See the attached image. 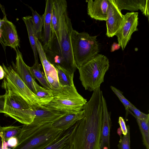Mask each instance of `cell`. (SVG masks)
Instances as JSON below:
<instances>
[{
    "label": "cell",
    "mask_w": 149,
    "mask_h": 149,
    "mask_svg": "<svg viewBox=\"0 0 149 149\" xmlns=\"http://www.w3.org/2000/svg\"><path fill=\"white\" fill-rule=\"evenodd\" d=\"M103 97L100 87L93 91L84 106L83 117L75 124L70 149H100Z\"/></svg>",
    "instance_id": "1"
},
{
    "label": "cell",
    "mask_w": 149,
    "mask_h": 149,
    "mask_svg": "<svg viewBox=\"0 0 149 149\" xmlns=\"http://www.w3.org/2000/svg\"><path fill=\"white\" fill-rule=\"evenodd\" d=\"M51 123L24 125L16 137L17 145L12 149H45L51 145L63 131L53 127Z\"/></svg>",
    "instance_id": "2"
},
{
    "label": "cell",
    "mask_w": 149,
    "mask_h": 149,
    "mask_svg": "<svg viewBox=\"0 0 149 149\" xmlns=\"http://www.w3.org/2000/svg\"><path fill=\"white\" fill-rule=\"evenodd\" d=\"M73 28L67 12V9L61 13L58 29V41L56 42L57 49L51 51L61 60V67L74 74L77 68L74 60L71 42V35Z\"/></svg>",
    "instance_id": "3"
},
{
    "label": "cell",
    "mask_w": 149,
    "mask_h": 149,
    "mask_svg": "<svg viewBox=\"0 0 149 149\" xmlns=\"http://www.w3.org/2000/svg\"><path fill=\"white\" fill-rule=\"evenodd\" d=\"M5 89V94L0 95V113L24 125L31 123L35 117L34 110L17 94L10 89Z\"/></svg>",
    "instance_id": "4"
},
{
    "label": "cell",
    "mask_w": 149,
    "mask_h": 149,
    "mask_svg": "<svg viewBox=\"0 0 149 149\" xmlns=\"http://www.w3.org/2000/svg\"><path fill=\"white\" fill-rule=\"evenodd\" d=\"M53 98L48 104L43 106L49 109L65 113H76L83 110L87 102L79 93L74 84L70 86H60L52 89Z\"/></svg>",
    "instance_id": "5"
},
{
    "label": "cell",
    "mask_w": 149,
    "mask_h": 149,
    "mask_svg": "<svg viewBox=\"0 0 149 149\" xmlns=\"http://www.w3.org/2000/svg\"><path fill=\"white\" fill-rule=\"evenodd\" d=\"M108 58L105 55L98 54L94 58L77 68L79 79L85 89L94 91L100 87L109 67Z\"/></svg>",
    "instance_id": "6"
},
{
    "label": "cell",
    "mask_w": 149,
    "mask_h": 149,
    "mask_svg": "<svg viewBox=\"0 0 149 149\" xmlns=\"http://www.w3.org/2000/svg\"><path fill=\"white\" fill-rule=\"evenodd\" d=\"M97 36H91L85 32L74 29L71 35V45L74 62L78 68L94 58L99 52Z\"/></svg>",
    "instance_id": "7"
},
{
    "label": "cell",
    "mask_w": 149,
    "mask_h": 149,
    "mask_svg": "<svg viewBox=\"0 0 149 149\" xmlns=\"http://www.w3.org/2000/svg\"><path fill=\"white\" fill-rule=\"evenodd\" d=\"M5 76L2 87L10 89L24 99L34 110L42 107L39 98L26 86L10 65L3 63Z\"/></svg>",
    "instance_id": "8"
},
{
    "label": "cell",
    "mask_w": 149,
    "mask_h": 149,
    "mask_svg": "<svg viewBox=\"0 0 149 149\" xmlns=\"http://www.w3.org/2000/svg\"><path fill=\"white\" fill-rule=\"evenodd\" d=\"M138 12L127 13L124 15L122 26L116 35L118 44L123 50L126 46L132 33L138 30Z\"/></svg>",
    "instance_id": "9"
},
{
    "label": "cell",
    "mask_w": 149,
    "mask_h": 149,
    "mask_svg": "<svg viewBox=\"0 0 149 149\" xmlns=\"http://www.w3.org/2000/svg\"><path fill=\"white\" fill-rule=\"evenodd\" d=\"M108 1L106 35L110 38L116 36L121 28L124 21V15L118 8L114 0H108Z\"/></svg>",
    "instance_id": "10"
},
{
    "label": "cell",
    "mask_w": 149,
    "mask_h": 149,
    "mask_svg": "<svg viewBox=\"0 0 149 149\" xmlns=\"http://www.w3.org/2000/svg\"><path fill=\"white\" fill-rule=\"evenodd\" d=\"M3 15L1 27V39L3 47L9 46L15 51L19 47V40L16 27L7 19L5 11L1 9Z\"/></svg>",
    "instance_id": "11"
},
{
    "label": "cell",
    "mask_w": 149,
    "mask_h": 149,
    "mask_svg": "<svg viewBox=\"0 0 149 149\" xmlns=\"http://www.w3.org/2000/svg\"><path fill=\"white\" fill-rule=\"evenodd\" d=\"M15 51L16 62L15 64L13 63V67L25 84L35 94L36 86L38 84L30 72L29 66L24 61L22 54L18 47Z\"/></svg>",
    "instance_id": "12"
},
{
    "label": "cell",
    "mask_w": 149,
    "mask_h": 149,
    "mask_svg": "<svg viewBox=\"0 0 149 149\" xmlns=\"http://www.w3.org/2000/svg\"><path fill=\"white\" fill-rule=\"evenodd\" d=\"M52 0L46 1L45 10L43 21V32L42 35V45L45 52L50 50L51 48L52 39L51 25V14Z\"/></svg>",
    "instance_id": "13"
},
{
    "label": "cell",
    "mask_w": 149,
    "mask_h": 149,
    "mask_svg": "<svg viewBox=\"0 0 149 149\" xmlns=\"http://www.w3.org/2000/svg\"><path fill=\"white\" fill-rule=\"evenodd\" d=\"M108 3V0H90L88 1L87 13L92 19L106 21Z\"/></svg>",
    "instance_id": "14"
},
{
    "label": "cell",
    "mask_w": 149,
    "mask_h": 149,
    "mask_svg": "<svg viewBox=\"0 0 149 149\" xmlns=\"http://www.w3.org/2000/svg\"><path fill=\"white\" fill-rule=\"evenodd\" d=\"M34 111L35 117L32 123L36 125L52 123L66 114L44 106L34 110Z\"/></svg>",
    "instance_id": "15"
},
{
    "label": "cell",
    "mask_w": 149,
    "mask_h": 149,
    "mask_svg": "<svg viewBox=\"0 0 149 149\" xmlns=\"http://www.w3.org/2000/svg\"><path fill=\"white\" fill-rule=\"evenodd\" d=\"M67 8L66 0H52L51 14L52 38L55 37L57 42L58 41V29L60 16L62 13Z\"/></svg>",
    "instance_id": "16"
},
{
    "label": "cell",
    "mask_w": 149,
    "mask_h": 149,
    "mask_svg": "<svg viewBox=\"0 0 149 149\" xmlns=\"http://www.w3.org/2000/svg\"><path fill=\"white\" fill-rule=\"evenodd\" d=\"M120 11L127 10L131 11L140 10L143 14L149 17L148 0H114Z\"/></svg>",
    "instance_id": "17"
},
{
    "label": "cell",
    "mask_w": 149,
    "mask_h": 149,
    "mask_svg": "<svg viewBox=\"0 0 149 149\" xmlns=\"http://www.w3.org/2000/svg\"><path fill=\"white\" fill-rule=\"evenodd\" d=\"M103 118L101 132L100 149L107 147L110 149V131L111 125L110 113L108 111L106 100L104 97L103 100Z\"/></svg>",
    "instance_id": "18"
},
{
    "label": "cell",
    "mask_w": 149,
    "mask_h": 149,
    "mask_svg": "<svg viewBox=\"0 0 149 149\" xmlns=\"http://www.w3.org/2000/svg\"><path fill=\"white\" fill-rule=\"evenodd\" d=\"M83 110L76 113H66L51 123L53 127L62 131L66 130L74 125L83 117Z\"/></svg>",
    "instance_id": "19"
},
{
    "label": "cell",
    "mask_w": 149,
    "mask_h": 149,
    "mask_svg": "<svg viewBox=\"0 0 149 149\" xmlns=\"http://www.w3.org/2000/svg\"><path fill=\"white\" fill-rule=\"evenodd\" d=\"M35 39L38 54L42 66L46 79L51 77L58 78L56 67L48 60L41 42L36 37Z\"/></svg>",
    "instance_id": "20"
},
{
    "label": "cell",
    "mask_w": 149,
    "mask_h": 149,
    "mask_svg": "<svg viewBox=\"0 0 149 149\" xmlns=\"http://www.w3.org/2000/svg\"><path fill=\"white\" fill-rule=\"evenodd\" d=\"M75 124L63 131L60 136L51 145L45 149H70V142Z\"/></svg>",
    "instance_id": "21"
},
{
    "label": "cell",
    "mask_w": 149,
    "mask_h": 149,
    "mask_svg": "<svg viewBox=\"0 0 149 149\" xmlns=\"http://www.w3.org/2000/svg\"><path fill=\"white\" fill-rule=\"evenodd\" d=\"M32 18V16L29 15L23 17L22 19L26 28L29 40L33 53L35 62L38 63V52L35 39L36 36L33 29Z\"/></svg>",
    "instance_id": "22"
},
{
    "label": "cell",
    "mask_w": 149,
    "mask_h": 149,
    "mask_svg": "<svg viewBox=\"0 0 149 149\" xmlns=\"http://www.w3.org/2000/svg\"><path fill=\"white\" fill-rule=\"evenodd\" d=\"M28 6L32 12V22L36 35L40 41H42V31L43 25V15H40L31 7Z\"/></svg>",
    "instance_id": "23"
},
{
    "label": "cell",
    "mask_w": 149,
    "mask_h": 149,
    "mask_svg": "<svg viewBox=\"0 0 149 149\" xmlns=\"http://www.w3.org/2000/svg\"><path fill=\"white\" fill-rule=\"evenodd\" d=\"M58 79L60 86H70L74 85L73 81L74 74L61 68L59 66H56Z\"/></svg>",
    "instance_id": "24"
},
{
    "label": "cell",
    "mask_w": 149,
    "mask_h": 149,
    "mask_svg": "<svg viewBox=\"0 0 149 149\" xmlns=\"http://www.w3.org/2000/svg\"><path fill=\"white\" fill-rule=\"evenodd\" d=\"M29 69L33 78L37 80L43 87L52 90L51 86L40 70L39 63L35 62L32 66L29 67Z\"/></svg>",
    "instance_id": "25"
},
{
    "label": "cell",
    "mask_w": 149,
    "mask_h": 149,
    "mask_svg": "<svg viewBox=\"0 0 149 149\" xmlns=\"http://www.w3.org/2000/svg\"><path fill=\"white\" fill-rule=\"evenodd\" d=\"M35 94L39 98L42 106L48 104L53 98L52 90L42 87L37 84L36 86Z\"/></svg>",
    "instance_id": "26"
},
{
    "label": "cell",
    "mask_w": 149,
    "mask_h": 149,
    "mask_svg": "<svg viewBox=\"0 0 149 149\" xmlns=\"http://www.w3.org/2000/svg\"><path fill=\"white\" fill-rule=\"evenodd\" d=\"M21 128L20 126H9L0 127V137L6 141L10 138L17 137L20 133Z\"/></svg>",
    "instance_id": "27"
},
{
    "label": "cell",
    "mask_w": 149,
    "mask_h": 149,
    "mask_svg": "<svg viewBox=\"0 0 149 149\" xmlns=\"http://www.w3.org/2000/svg\"><path fill=\"white\" fill-rule=\"evenodd\" d=\"M136 118L142 135L143 144L146 149H149V119Z\"/></svg>",
    "instance_id": "28"
},
{
    "label": "cell",
    "mask_w": 149,
    "mask_h": 149,
    "mask_svg": "<svg viewBox=\"0 0 149 149\" xmlns=\"http://www.w3.org/2000/svg\"><path fill=\"white\" fill-rule=\"evenodd\" d=\"M110 88L124 106L126 111V117L127 116L129 113L132 114V113L129 109V107L133 104L125 97L123 94V93L119 90L112 86H111Z\"/></svg>",
    "instance_id": "29"
},
{
    "label": "cell",
    "mask_w": 149,
    "mask_h": 149,
    "mask_svg": "<svg viewBox=\"0 0 149 149\" xmlns=\"http://www.w3.org/2000/svg\"><path fill=\"white\" fill-rule=\"evenodd\" d=\"M127 131L126 135L120 136V139L118 146L119 149H130V127L128 125L127 126Z\"/></svg>",
    "instance_id": "30"
},
{
    "label": "cell",
    "mask_w": 149,
    "mask_h": 149,
    "mask_svg": "<svg viewBox=\"0 0 149 149\" xmlns=\"http://www.w3.org/2000/svg\"><path fill=\"white\" fill-rule=\"evenodd\" d=\"M129 108L131 111L133 113V116L135 118L143 120L149 119V114H146L141 112L133 105L130 107Z\"/></svg>",
    "instance_id": "31"
},
{
    "label": "cell",
    "mask_w": 149,
    "mask_h": 149,
    "mask_svg": "<svg viewBox=\"0 0 149 149\" xmlns=\"http://www.w3.org/2000/svg\"><path fill=\"white\" fill-rule=\"evenodd\" d=\"M118 122L120 125V127L122 131V134L123 135H126L127 132V127L125 125V121L122 117L121 116L119 117Z\"/></svg>",
    "instance_id": "32"
},
{
    "label": "cell",
    "mask_w": 149,
    "mask_h": 149,
    "mask_svg": "<svg viewBox=\"0 0 149 149\" xmlns=\"http://www.w3.org/2000/svg\"><path fill=\"white\" fill-rule=\"evenodd\" d=\"M7 141L8 146L13 148L15 147L18 144V139L16 137L10 138Z\"/></svg>",
    "instance_id": "33"
},
{
    "label": "cell",
    "mask_w": 149,
    "mask_h": 149,
    "mask_svg": "<svg viewBox=\"0 0 149 149\" xmlns=\"http://www.w3.org/2000/svg\"><path fill=\"white\" fill-rule=\"evenodd\" d=\"M120 47V46L118 43L114 42L111 46V51L113 52L116 50L119 49Z\"/></svg>",
    "instance_id": "34"
},
{
    "label": "cell",
    "mask_w": 149,
    "mask_h": 149,
    "mask_svg": "<svg viewBox=\"0 0 149 149\" xmlns=\"http://www.w3.org/2000/svg\"><path fill=\"white\" fill-rule=\"evenodd\" d=\"M5 76V72L3 68L0 65V79H3Z\"/></svg>",
    "instance_id": "35"
},
{
    "label": "cell",
    "mask_w": 149,
    "mask_h": 149,
    "mask_svg": "<svg viewBox=\"0 0 149 149\" xmlns=\"http://www.w3.org/2000/svg\"><path fill=\"white\" fill-rule=\"evenodd\" d=\"M117 133L120 136L121 135V134L122 133V131L120 129V127H119L117 130Z\"/></svg>",
    "instance_id": "36"
},
{
    "label": "cell",
    "mask_w": 149,
    "mask_h": 149,
    "mask_svg": "<svg viewBox=\"0 0 149 149\" xmlns=\"http://www.w3.org/2000/svg\"><path fill=\"white\" fill-rule=\"evenodd\" d=\"M0 149H2V139L0 137Z\"/></svg>",
    "instance_id": "37"
},
{
    "label": "cell",
    "mask_w": 149,
    "mask_h": 149,
    "mask_svg": "<svg viewBox=\"0 0 149 149\" xmlns=\"http://www.w3.org/2000/svg\"><path fill=\"white\" fill-rule=\"evenodd\" d=\"M2 22V19L0 17V32H1V27Z\"/></svg>",
    "instance_id": "38"
},
{
    "label": "cell",
    "mask_w": 149,
    "mask_h": 149,
    "mask_svg": "<svg viewBox=\"0 0 149 149\" xmlns=\"http://www.w3.org/2000/svg\"><path fill=\"white\" fill-rule=\"evenodd\" d=\"M6 149H11V148H7Z\"/></svg>",
    "instance_id": "39"
},
{
    "label": "cell",
    "mask_w": 149,
    "mask_h": 149,
    "mask_svg": "<svg viewBox=\"0 0 149 149\" xmlns=\"http://www.w3.org/2000/svg\"><path fill=\"white\" fill-rule=\"evenodd\" d=\"M1 126V125H0V127Z\"/></svg>",
    "instance_id": "40"
}]
</instances>
